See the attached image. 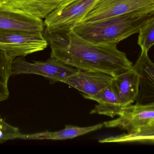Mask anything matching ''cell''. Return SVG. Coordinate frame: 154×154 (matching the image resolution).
Listing matches in <instances>:
<instances>
[{"mask_svg":"<svg viewBox=\"0 0 154 154\" xmlns=\"http://www.w3.org/2000/svg\"><path fill=\"white\" fill-rule=\"evenodd\" d=\"M43 34L51 49V57L79 70L99 71L115 77L133 68V63L117 45L89 42L73 30L55 33L45 29Z\"/></svg>","mask_w":154,"mask_h":154,"instance_id":"cell-1","label":"cell"},{"mask_svg":"<svg viewBox=\"0 0 154 154\" xmlns=\"http://www.w3.org/2000/svg\"><path fill=\"white\" fill-rule=\"evenodd\" d=\"M154 12H130L96 21L81 22L73 30L85 40L100 45H117L133 34L138 33Z\"/></svg>","mask_w":154,"mask_h":154,"instance_id":"cell-2","label":"cell"},{"mask_svg":"<svg viewBox=\"0 0 154 154\" xmlns=\"http://www.w3.org/2000/svg\"><path fill=\"white\" fill-rule=\"evenodd\" d=\"M97 1L65 0L45 18V30L55 33L72 30Z\"/></svg>","mask_w":154,"mask_h":154,"instance_id":"cell-3","label":"cell"},{"mask_svg":"<svg viewBox=\"0 0 154 154\" xmlns=\"http://www.w3.org/2000/svg\"><path fill=\"white\" fill-rule=\"evenodd\" d=\"M55 58L50 57L46 61H27L21 57L15 58L12 65V75L34 74L43 76L51 83L61 82L78 71Z\"/></svg>","mask_w":154,"mask_h":154,"instance_id":"cell-4","label":"cell"},{"mask_svg":"<svg viewBox=\"0 0 154 154\" xmlns=\"http://www.w3.org/2000/svg\"><path fill=\"white\" fill-rule=\"evenodd\" d=\"M138 11L154 12V0H98L81 22L100 20Z\"/></svg>","mask_w":154,"mask_h":154,"instance_id":"cell-5","label":"cell"},{"mask_svg":"<svg viewBox=\"0 0 154 154\" xmlns=\"http://www.w3.org/2000/svg\"><path fill=\"white\" fill-rule=\"evenodd\" d=\"M48 45L42 33H0V49L14 59L41 51Z\"/></svg>","mask_w":154,"mask_h":154,"instance_id":"cell-6","label":"cell"},{"mask_svg":"<svg viewBox=\"0 0 154 154\" xmlns=\"http://www.w3.org/2000/svg\"><path fill=\"white\" fill-rule=\"evenodd\" d=\"M154 120V103L131 105L124 108L116 119L103 123L109 128H118L131 134Z\"/></svg>","mask_w":154,"mask_h":154,"instance_id":"cell-7","label":"cell"},{"mask_svg":"<svg viewBox=\"0 0 154 154\" xmlns=\"http://www.w3.org/2000/svg\"><path fill=\"white\" fill-rule=\"evenodd\" d=\"M44 21L0 4V33H42Z\"/></svg>","mask_w":154,"mask_h":154,"instance_id":"cell-8","label":"cell"},{"mask_svg":"<svg viewBox=\"0 0 154 154\" xmlns=\"http://www.w3.org/2000/svg\"><path fill=\"white\" fill-rule=\"evenodd\" d=\"M114 77L99 71L79 70L62 81L81 92L89 99L111 84Z\"/></svg>","mask_w":154,"mask_h":154,"instance_id":"cell-9","label":"cell"},{"mask_svg":"<svg viewBox=\"0 0 154 154\" xmlns=\"http://www.w3.org/2000/svg\"><path fill=\"white\" fill-rule=\"evenodd\" d=\"M133 68L140 75L138 95L135 101L136 105L154 103V63L148 52L141 51Z\"/></svg>","mask_w":154,"mask_h":154,"instance_id":"cell-10","label":"cell"},{"mask_svg":"<svg viewBox=\"0 0 154 154\" xmlns=\"http://www.w3.org/2000/svg\"><path fill=\"white\" fill-rule=\"evenodd\" d=\"M140 75L134 68L114 77L112 88L123 107L134 103L138 93Z\"/></svg>","mask_w":154,"mask_h":154,"instance_id":"cell-11","label":"cell"},{"mask_svg":"<svg viewBox=\"0 0 154 154\" xmlns=\"http://www.w3.org/2000/svg\"><path fill=\"white\" fill-rule=\"evenodd\" d=\"M65 0H0V4L38 19H45Z\"/></svg>","mask_w":154,"mask_h":154,"instance_id":"cell-12","label":"cell"},{"mask_svg":"<svg viewBox=\"0 0 154 154\" xmlns=\"http://www.w3.org/2000/svg\"><path fill=\"white\" fill-rule=\"evenodd\" d=\"M104 126L103 124L85 127H79L72 125H67L65 128L56 132H44L35 134H22L20 139L28 140H64L72 139L93 131L101 129Z\"/></svg>","mask_w":154,"mask_h":154,"instance_id":"cell-13","label":"cell"},{"mask_svg":"<svg viewBox=\"0 0 154 154\" xmlns=\"http://www.w3.org/2000/svg\"><path fill=\"white\" fill-rule=\"evenodd\" d=\"M89 99L98 103L91 111L90 114L104 115L114 118L119 116L124 108L116 96L111 84Z\"/></svg>","mask_w":154,"mask_h":154,"instance_id":"cell-14","label":"cell"},{"mask_svg":"<svg viewBox=\"0 0 154 154\" xmlns=\"http://www.w3.org/2000/svg\"><path fill=\"white\" fill-rule=\"evenodd\" d=\"M100 143H142L154 144V120L131 134L125 133L99 140Z\"/></svg>","mask_w":154,"mask_h":154,"instance_id":"cell-15","label":"cell"},{"mask_svg":"<svg viewBox=\"0 0 154 154\" xmlns=\"http://www.w3.org/2000/svg\"><path fill=\"white\" fill-rule=\"evenodd\" d=\"M138 34L137 44L141 51L148 52L154 45V14L141 27Z\"/></svg>","mask_w":154,"mask_h":154,"instance_id":"cell-16","label":"cell"},{"mask_svg":"<svg viewBox=\"0 0 154 154\" xmlns=\"http://www.w3.org/2000/svg\"><path fill=\"white\" fill-rule=\"evenodd\" d=\"M14 59L0 49V83L8 86V80L12 75V65Z\"/></svg>","mask_w":154,"mask_h":154,"instance_id":"cell-17","label":"cell"},{"mask_svg":"<svg viewBox=\"0 0 154 154\" xmlns=\"http://www.w3.org/2000/svg\"><path fill=\"white\" fill-rule=\"evenodd\" d=\"M22 134L19 128L7 124L0 118V143L8 140L20 139Z\"/></svg>","mask_w":154,"mask_h":154,"instance_id":"cell-18","label":"cell"},{"mask_svg":"<svg viewBox=\"0 0 154 154\" xmlns=\"http://www.w3.org/2000/svg\"><path fill=\"white\" fill-rule=\"evenodd\" d=\"M9 96L8 86L0 83V102L6 100Z\"/></svg>","mask_w":154,"mask_h":154,"instance_id":"cell-19","label":"cell"}]
</instances>
